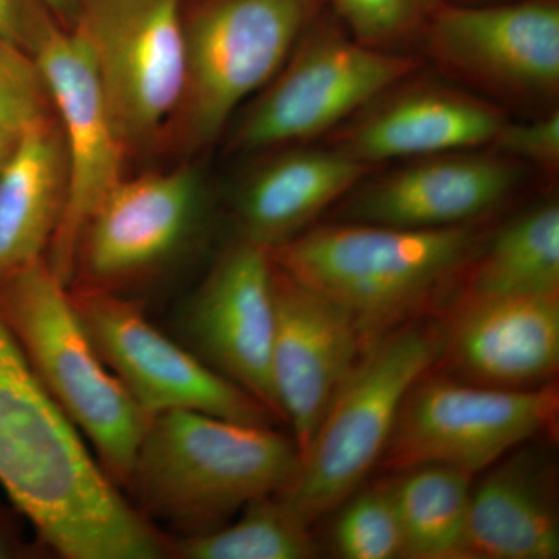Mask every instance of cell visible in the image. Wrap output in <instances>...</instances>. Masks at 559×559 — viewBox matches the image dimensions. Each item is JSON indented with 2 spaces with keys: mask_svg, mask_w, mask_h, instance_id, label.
Wrapping results in <instances>:
<instances>
[{
  "mask_svg": "<svg viewBox=\"0 0 559 559\" xmlns=\"http://www.w3.org/2000/svg\"><path fill=\"white\" fill-rule=\"evenodd\" d=\"M68 194L60 124L33 128L0 167V280L28 266L50 248Z\"/></svg>",
  "mask_w": 559,
  "mask_h": 559,
  "instance_id": "obj_19",
  "label": "cell"
},
{
  "mask_svg": "<svg viewBox=\"0 0 559 559\" xmlns=\"http://www.w3.org/2000/svg\"><path fill=\"white\" fill-rule=\"evenodd\" d=\"M403 530L404 558L466 559L471 474L419 465L392 484Z\"/></svg>",
  "mask_w": 559,
  "mask_h": 559,
  "instance_id": "obj_21",
  "label": "cell"
},
{
  "mask_svg": "<svg viewBox=\"0 0 559 559\" xmlns=\"http://www.w3.org/2000/svg\"><path fill=\"white\" fill-rule=\"evenodd\" d=\"M559 293V207L539 205L496 235L471 272L466 297Z\"/></svg>",
  "mask_w": 559,
  "mask_h": 559,
  "instance_id": "obj_22",
  "label": "cell"
},
{
  "mask_svg": "<svg viewBox=\"0 0 559 559\" xmlns=\"http://www.w3.org/2000/svg\"><path fill=\"white\" fill-rule=\"evenodd\" d=\"M49 103L33 55L0 40V167L33 128L49 120Z\"/></svg>",
  "mask_w": 559,
  "mask_h": 559,
  "instance_id": "obj_24",
  "label": "cell"
},
{
  "mask_svg": "<svg viewBox=\"0 0 559 559\" xmlns=\"http://www.w3.org/2000/svg\"><path fill=\"white\" fill-rule=\"evenodd\" d=\"M342 558H404L403 530L392 484H378L349 500L334 527Z\"/></svg>",
  "mask_w": 559,
  "mask_h": 559,
  "instance_id": "obj_25",
  "label": "cell"
},
{
  "mask_svg": "<svg viewBox=\"0 0 559 559\" xmlns=\"http://www.w3.org/2000/svg\"><path fill=\"white\" fill-rule=\"evenodd\" d=\"M418 66L409 55L374 49L316 21L246 110L231 146L266 151L330 134Z\"/></svg>",
  "mask_w": 559,
  "mask_h": 559,
  "instance_id": "obj_6",
  "label": "cell"
},
{
  "mask_svg": "<svg viewBox=\"0 0 559 559\" xmlns=\"http://www.w3.org/2000/svg\"><path fill=\"white\" fill-rule=\"evenodd\" d=\"M521 162L499 153L452 151L417 157L347 194L344 218L403 229L463 226L509 198L522 179Z\"/></svg>",
  "mask_w": 559,
  "mask_h": 559,
  "instance_id": "obj_15",
  "label": "cell"
},
{
  "mask_svg": "<svg viewBox=\"0 0 559 559\" xmlns=\"http://www.w3.org/2000/svg\"><path fill=\"white\" fill-rule=\"evenodd\" d=\"M310 525L282 495L267 496L248 503L238 520L183 536L168 551L186 559H310L318 555Z\"/></svg>",
  "mask_w": 559,
  "mask_h": 559,
  "instance_id": "obj_23",
  "label": "cell"
},
{
  "mask_svg": "<svg viewBox=\"0 0 559 559\" xmlns=\"http://www.w3.org/2000/svg\"><path fill=\"white\" fill-rule=\"evenodd\" d=\"M491 148L502 156L554 173L559 165V112L551 110L539 119L507 120L492 140Z\"/></svg>",
  "mask_w": 559,
  "mask_h": 559,
  "instance_id": "obj_27",
  "label": "cell"
},
{
  "mask_svg": "<svg viewBox=\"0 0 559 559\" xmlns=\"http://www.w3.org/2000/svg\"><path fill=\"white\" fill-rule=\"evenodd\" d=\"M471 557L557 559L559 524L554 496L532 460H510L471 489Z\"/></svg>",
  "mask_w": 559,
  "mask_h": 559,
  "instance_id": "obj_20",
  "label": "cell"
},
{
  "mask_svg": "<svg viewBox=\"0 0 559 559\" xmlns=\"http://www.w3.org/2000/svg\"><path fill=\"white\" fill-rule=\"evenodd\" d=\"M440 353L437 334L415 325L366 348L282 495L305 521L312 524L352 498L384 455L407 393Z\"/></svg>",
  "mask_w": 559,
  "mask_h": 559,
  "instance_id": "obj_4",
  "label": "cell"
},
{
  "mask_svg": "<svg viewBox=\"0 0 559 559\" xmlns=\"http://www.w3.org/2000/svg\"><path fill=\"white\" fill-rule=\"evenodd\" d=\"M51 24L28 0H0V40L33 53Z\"/></svg>",
  "mask_w": 559,
  "mask_h": 559,
  "instance_id": "obj_28",
  "label": "cell"
},
{
  "mask_svg": "<svg viewBox=\"0 0 559 559\" xmlns=\"http://www.w3.org/2000/svg\"><path fill=\"white\" fill-rule=\"evenodd\" d=\"M326 0H200L183 11L186 87L178 114L189 146L209 145L263 90Z\"/></svg>",
  "mask_w": 559,
  "mask_h": 559,
  "instance_id": "obj_5",
  "label": "cell"
},
{
  "mask_svg": "<svg viewBox=\"0 0 559 559\" xmlns=\"http://www.w3.org/2000/svg\"><path fill=\"white\" fill-rule=\"evenodd\" d=\"M70 31L90 51L124 146L151 142L183 97L182 0H80Z\"/></svg>",
  "mask_w": 559,
  "mask_h": 559,
  "instance_id": "obj_8",
  "label": "cell"
},
{
  "mask_svg": "<svg viewBox=\"0 0 559 559\" xmlns=\"http://www.w3.org/2000/svg\"><path fill=\"white\" fill-rule=\"evenodd\" d=\"M43 5L60 22L62 28L68 25V31L75 25L79 16L80 0H40Z\"/></svg>",
  "mask_w": 559,
  "mask_h": 559,
  "instance_id": "obj_29",
  "label": "cell"
},
{
  "mask_svg": "<svg viewBox=\"0 0 559 559\" xmlns=\"http://www.w3.org/2000/svg\"><path fill=\"white\" fill-rule=\"evenodd\" d=\"M374 171L377 167L331 146L275 154L250 175L238 194L242 238L267 250L277 248Z\"/></svg>",
  "mask_w": 559,
  "mask_h": 559,
  "instance_id": "obj_18",
  "label": "cell"
},
{
  "mask_svg": "<svg viewBox=\"0 0 559 559\" xmlns=\"http://www.w3.org/2000/svg\"><path fill=\"white\" fill-rule=\"evenodd\" d=\"M353 38L396 51L418 39L436 0H326Z\"/></svg>",
  "mask_w": 559,
  "mask_h": 559,
  "instance_id": "obj_26",
  "label": "cell"
},
{
  "mask_svg": "<svg viewBox=\"0 0 559 559\" xmlns=\"http://www.w3.org/2000/svg\"><path fill=\"white\" fill-rule=\"evenodd\" d=\"M300 460L296 441L270 426L168 411L151 417L128 487L151 518L200 535L253 500L283 495Z\"/></svg>",
  "mask_w": 559,
  "mask_h": 559,
  "instance_id": "obj_1",
  "label": "cell"
},
{
  "mask_svg": "<svg viewBox=\"0 0 559 559\" xmlns=\"http://www.w3.org/2000/svg\"><path fill=\"white\" fill-rule=\"evenodd\" d=\"M0 314L103 469L128 487L151 417L92 344L66 283L46 260L35 261L0 280Z\"/></svg>",
  "mask_w": 559,
  "mask_h": 559,
  "instance_id": "obj_3",
  "label": "cell"
},
{
  "mask_svg": "<svg viewBox=\"0 0 559 559\" xmlns=\"http://www.w3.org/2000/svg\"><path fill=\"white\" fill-rule=\"evenodd\" d=\"M272 272L270 250L242 238L198 290L186 325L210 367L280 417L271 377Z\"/></svg>",
  "mask_w": 559,
  "mask_h": 559,
  "instance_id": "obj_14",
  "label": "cell"
},
{
  "mask_svg": "<svg viewBox=\"0 0 559 559\" xmlns=\"http://www.w3.org/2000/svg\"><path fill=\"white\" fill-rule=\"evenodd\" d=\"M204 187L193 167L121 178L81 234L75 271L90 288L112 289L167 263L200 219Z\"/></svg>",
  "mask_w": 559,
  "mask_h": 559,
  "instance_id": "obj_13",
  "label": "cell"
},
{
  "mask_svg": "<svg viewBox=\"0 0 559 559\" xmlns=\"http://www.w3.org/2000/svg\"><path fill=\"white\" fill-rule=\"evenodd\" d=\"M447 353L452 369L474 384L544 385L559 366V293L466 297Z\"/></svg>",
  "mask_w": 559,
  "mask_h": 559,
  "instance_id": "obj_17",
  "label": "cell"
},
{
  "mask_svg": "<svg viewBox=\"0 0 559 559\" xmlns=\"http://www.w3.org/2000/svg\"><path fill=\"white\" fill-rule=\"evenodd\" d=\"M9 557V547H7L5 540L0 538V558Z\"/></svg>",
  "mask_w": 559,
  "mask_h": 559,
  "instance_id": "obj_30",
  "label": "cell"
},
{
  "mask_svg": "<svg viewBox=\"0 0 559 559\" xmlns=\"http://www.w3.org/2000/svg\"><path fill=\"white\" fill-rule=\"evenodd\" d=\"M33 58L60 117L68 164V194L53 240L51 271L62 283L75 274L81 234L92 213L121 179L124 146L103 94L94 62L73 31L51 24Z\"/></svg>",
  "mask_w": 559,
  "mask_h": 559,
  "instance_id": "obj_11",
  "label": "cell"
},
{
  "mask_svg": "<svg viewBox=\"0 0 559 559\" xmlns=\"http://www.w3.org/2000/svg\"><path fill=\"white\" fill-rule=\"evenodd\" d=\"M272 288V388L280 418L293 428L301 459L366 344L344 308L275 264Z\"/></svg>",
  "mask_w": 559,
  "mask_h": 559,
  "instance_id": "obj_12",
  "label": "cell"
},
{
  "mask_svg": "<svg viewBox=\"0 0 559 559\" xmlns=\"http://www.w3.org/2000/svg\"><path fill=\"white\" fill-rule=\"evenodd\" d=\"M558 411L554 384L502 389L421 378L401 406L382 462L401 471L447 465L473 476L554 428Z\"/></svg>",
  "mask_w": 559,
  "mask_h": 559,
  "instance_id": "obj_7",
  "label": "cell"
},
{
  "mask_svg": "<svg viewBox=\"0 0 559 559\" xmlns=\"http://www.w3.org/2000/svg\"><path fill=\"white\" fill-rule=\"evenodd\" d=\"M418 39L430 60L502 98L554 100L559 91V0L473 7L436 0Z\"/></svg>",
  "mask_w": 559,
  "mask_h": 559,
  "instance_id": "obj_10",
  "label": "cell"
},
{
  "mask_svg": "<svg viewBox=\"0 0 559 559\" xmlns=\"http://www.w3.org/2000/svg\"><path fill=\"white\" fill-rule=\"evenodd\" d=\"M70 297L102 359L150 417L197 411L270 426L274 415L259 400L165 336L134 301L90 286Z\"/></svg>",
  "mask_w": 559,
  "mask_h": 559,
  "instance_id": "obj_9",
  "label": "cell"
},
{
  "mask_svg": "<svg viewBox=\"0 0 559 559\" xmlns=\"http://www.w3.org/2000/svg\"><path fill=\"white\" fill-rule=\"evenodd\" d=\"M477 240L468 224L443 229L331 224L301 231L270 255L278 270L344 308L367 348L466 266Z\"/></svg>",
  "mask_w": 559,
  "mask_h": 559,
  "instance_id": "obj_2",
  "label": "cell"
},
{
  "mask_svg": "<svg viewBox=\"0 0 559 559\" xmlns=\"http://www.w3.org/2000/svg\"><path fill=\"white\" fill-rule=\"evenodd\" d=\"M409 79L331 132V148L378 168L381 162L491 146L509 120L499 106L477 95Z\"/></svg>",
  "mask_w": 559,
  "mask_h": 559,
  "instance_id": "obj_16",
  "label": "cell"
}]
</instances>
